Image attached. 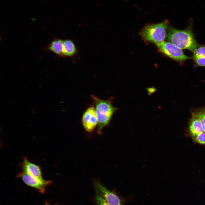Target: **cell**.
Returning <instances> with one entry per match:
<instances>
[{"label": "cell", "instance_id": "obj_19", "mask_svg": "<svg viewBox=\"0 0 205 205\" xmlns=\"http://www.w3.org/2000/svg\"></svg>", "mask_w": 205, "mask_h": 205}, {"label": "cell", "instance_id": "obj_2", "mask_svg": "<svg viewBox=\"0 0 205 205\" xmlns=\"http://www.w3.org/2000/svg\"><path fill=\"white\" fill-rule=\"evenodd\" d=\"M91 97L95 105L98 119L97 132L101 134H102V129L109 124L117 108L113 106L110 99L107 100H103L93 95H92Z\"/></svg>", "mask_w": 205, "mask_h": 205}, {"label": "cell", "instance_id": "obj_6", "mask_svg": "<svg viewBox=\"0 0 205 205\" xmlns=\"http://www.w3.org/2000/svg\"><path fill=\"white\" fill-rule=\"evenodd\" d=\"M16 177L20 179L26 184L37 189L42 193H44L46 187L52 183L50 180L40 181L23 171L19 173Z\"/></svg>", "mask_w": 205, "mask_h": 205}, {"label": "cell", "instance_id": "obj_1", "mask_svg": "<svg viewBox=\"0 0 205 205\" xmlns=\"http://www.w3.org/2000/svg\"><path fill=\"white\" fill-rule=\"evenodd\" d=\"M166 38L169 42L181 49H188L194 52L199 46L191 29L189 28L179 30L170 26Z\"/></svg>", "mask_w": 205, "mask_h": 205}, {"label": "cell", "instance_id": "obj_9", "mask_svg": "<svg viewBox=\"0 0 205 205\" xmlns=\"http://www.w3.org/2000/svg\"><path fill=\"white\" fill-rule=\"evenodd\" d=\"M77 48L73 41L71 39L63 40V53L64 57L70 58L75 62L78 53Z\"/></svg>", "mask_w": 205, "mask_h": 205}, {"label": "cell", "instance_id": "obj_7", "mask_svg": "<svg viewBox=\"0 0 205 205\" xmlns=\"http://www.w3.org/2000/svg\"><path fill=\"white\" fill-rule=\"evenodd\" d=\"M82 123L85 130L88 132L93 131L98 124V119L94 106L89 107L84 112L82 116Z\"/></svg>", "mask_w": 205, "mask_h": 205}, {"label": "cell", "instance_id": "obj_8", "mask_svg": "<svg viewBox=\"0 0 205 205\" xmlns=\"http://www.w3.org/2000/svg\"><path fill=\"white\" fill-rule=\"evenodd\" d=\"M21 167L22 171L40 181L44 180L42 177L40 166L31 162L26 157L23 158V161L21 164Z\"/></svg>", "mask_w": 205, "mask_h": 205}, {"label": "cell", "instance_id": "obj_18", "mask_svg": "<svg viewBox=\"0 0 205 205\" xmlns=\"http://www.w3.org/2000/svg\"><path fill=\"white\" fill-rule=\"evenodd\" d=\"M204 113H205V109H204Z\"/></svg>", "mask_w": 205, "mask_h": 205}, {"label": "cell", "instance_id": "obj_10", "mask_svg": "<svg viewBox=\"0 0 205 205\" xmlns=\"http://www.w3.org/2000/svg\"><path fill=\"white\" fill-rule=\"evenodd\" d=\"M189 126L190 132L194 136L203 132L202 126L200 119L193 114Z\"/></svg>", "mask_w": 205, "mask_h": 205}, {"label": "cell", "instance_id": "obj_13", "mask_svg": "<svg viewBox=\"0 0 205 205\" xmlns=\"http://www.w3.org/2000/svg\"><path fill=\"white\" fill-rule=\"evenodd\" d=\"M200 120L203 127L204 132L205 133V113L204 111H198L193 114Z\"/></svg>", "mask_w": 205, "mask_h": 205}, {"label": "cell", "instance_id": "obj_3", "mask_svg": "<svg viewBox=\"0 0 205 205\" xmlns=\"http://www.w3.org/2000/svg\"><path fill=\"white\" fill-rule=\"evenodd\" d=\"M169 21L145 26L140 31V35L144 40L155 44L164 41L166 37Z\"/></svg>", "mask_w": 205, "mask_h": 205}, {"label": "cell", "instance_id": "obj_4", "mask_svg": "<svg viewBox=\"0 0 205 205\" xmlns=\"http://www.w3.org/2000/svg\"><path fill=\"white\" fill-rule=\"evenodd\" d=\"M155 44L160 52L177 61L182 62L191 58V57L185 55L181 49L169 42L164 41Z\"/></svg>", "mask_w": 205, "mask_h": 205}, {"label": "cell", "instance_id": "obj_14", "mask_svg": "<svg viewBox=\"0 0 205 205\" xmlns=\"http://www.w3.org/2000/svg\"><path fill=\"white\" fill-rule=\"evenodd\" d=\"M193 137L198 143L205 144V133L204 131Z\"/></svg>", "mask_w": 205, "mask_h": 205}, {"label": "cell", "instance_id": "obj_17", "mask_svg": "<svg viewBox=\"0 0 205 205\" xmlns=\"http://www.w3.org/2000/svg\"><path fill=\"white\" fill-rule=\"evenodd\" d=\"M147 90L148 91V94L150 95L155 92L156 91V89L155 87H152L148 88Z\"/></svg>", "mask_w": 205, "mask_h": 205}, {"label": "cell", "instance_id": "obj_5", "mask_svg": "<svg viewBox=\"0 0 205 205\" xmlns=\"http://www.w3.org/2000/svg\"><path fill=\"white\" fill-rule=\"evenodd\" d=\"M93 184L95 191L100 194L108 205H123V199L114 192L108 190L98 181H95Z\"/></svg>", "mask_w": 205, "mask_h": 205}, {"label": "cell", "instance_id": "obj_11", "mask_svg": "<svg viewBox=\"0 0 205 205\" xmlns=\"http://www.w3.org/2000/svg\"><path fill=\"white\" fill-rule=\"evenodd\" d=\"M48 49L60 57H65L63 55V40L56 39L50 44Z\"/></svg>", "mask_w": 205, "mask_h": 205}, {"label": "cell", "instance_id": "obj_16", "mask_svg": "<svg viewBox=\"0 0 205 205\" xmlns=\"http://www.w3.org/2000/svg\"><path fill=\"white\" fill-rule=\"evenodd\" d=\"M193 59L196 65L205 66V57H199Z\"/></svg>", "mask_w": 205, "mask_h": 205}, {"label": "cell", "instance_id": "obj_12", "mask_svg": "<svg viewBox=\"0 0 205 205\" xmlns=\"http://www.w3.org/2000/svg\"><path fill=\"white\" fill-rule=\"evenodd\" d=\"M201 57H205V46H198L193 52V58Z\"/></svg>", "mask_w": 205, "mask_h": 205}, {"label": "cell", "instance_id": "obj_15", "mask_svg": "<svg viewBox=\"0 0 205 205\" xmlns=\"http://www.w3.org/2000/svg\"><path fill=\"white\" fill-rule=\"evenodd\" d=\"M95 200L97 205H108L104 200L97 192L95 191Z\"/></svg>", "mask_w": 205, "mask_h": 205}]
</instances>
